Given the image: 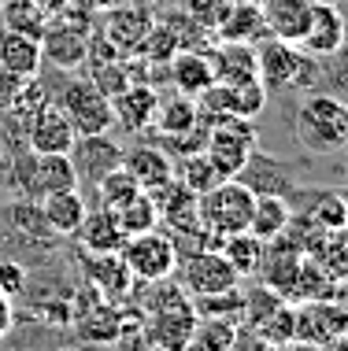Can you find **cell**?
<instances>
[{"label":"cell","mask_w":348,"mask_h":351,"mask_svg":"<svg viewBox=\"0 0 348 351\" xmlns=\"http://www.w3.org/2000/svg\"><path fill=\"white\" fill-rule=\"evenodd\" d=\"M315 222L323 226V230H348V204L341 196H323V204H318L315 211Z\"/></svg>","instance_id":"39"},{"label":"cell","mask_w":348,"mask_h":351,"mask_svg":"<svg viewBox=\"0 0 348 351\" xmlns=\"http://www.w3.org/2000/svg\"><path fill=\"white\" fill-rule=\"evenodd\" d=\"M256 152V126L252 119H222L208 130L204 156L215 163L219 178H241V170L252 163Z\"/></svg>","instance_id":"5"},{"label":"cell","mask_w":348,"mask_h":351,"mask_svg":"<svg viewBox=\"0 0 348 351\" xmlns=\"http://www.w3.org/2000/svg\"><path fill=\"white\" fill-rule=\"evenodd\" d=\"M219 252H222V259L233 267V274H237V278H252V274H259V267H263V252H267V244L244 230V233L222 237V241H219Z\"/></svg>","instance_id":"27"},{"label":"cell","mask_w":348,"mask_h":351,"mask_svg":"<svg viewBox=\"0 0 348 351\" xmlns=\"http://www.w3.org/2000/svg\"><path fill=\"white\" fill-rule=\"evenodd\" d=\"M71 322L86 344H115L122 337V307L108 300H97L89 311H78Z\"/></svg>","instance_id":"23"},{"label":"cell","mask_w":348,"mask_h":351,"mask_svg":"<svg viewBox=\"0 0 348 351\" xmlns=\"http://www.w3.org/2000/svg\"><path fill=\"white\" fill-rule=\"evenodd\" d=\"M67 156H71V163H74L78 182L97 185L108 170H115L122 163V145L111 137V130H108V134H78Z\"/></svg>","instance_id":"11"},{"label":"cell","mask_w":348,"mask_h":351,"mask_svg":"<svg viewBox=\"0 0 348 351\" xmlns=\"http://www.w3.org/2000/svg\"><path fill=\"white\" fill-rule=\"evenodd\" d=\"M289 226H293V211H289L286 200H281V193H256L248 233L259 237L263 244H275L278 237L289 233Z\"/></svg>","instance_id":"24"},{"label":"cell","mask_w":348,"mask_h":351,"mask_svg":"<svg viewBox=\"0 0 348 351\" xmlns=\"http://www.w3.org/2000/svg\"><path fill=\"white\" fill-rule=\"evenodd\" d=\"M293 130L308 152H318V156L341 152L348 145V104L334 93H312L300 100Z\"/></svg>","instance_id":"1"},{"label":"cell","mask_w":348,"mask_h":351,"mask_svg":"<svg viewBox=\"0 0 348 351\" xmlns=\"http://www.w3.org/2000/svg\"><path fill=\"white\" fill-rule=\"evenodd\" d=\"M348 329V311L330 300H304L293 311V340L308 348H330Z\"/></svg>","instance_id":"9"},{"label":"cell","mask_w":348,"mask_h":351,"mask_svg":"<svg viewBox=\"0 0 348 351\" xmlns=\"http://www.w3.org/2000/svg\"><path fill=\"white\" fill-rule=\"evenodd\" d=\"M37 204H41V215H45V222H49V230L56 237H74L82 226V218L89 211L78 189H56V193H45Z\"/></svg>","instance_id":"21"},{"label":"cell","mask_w":348,"mask_h":351,"mask_svg":"<svg viewBox=\"0 0 348 351\" xmlns=\"http://www.w3.org/2000/svg\"><path fill=\"white\" fill-rule=\"evenodd\" d=\"M256 67L259 82L270 89H304L315 78V56L300 52L293 41H278V37H263L256 45Z\"/></svg>","instance_id":"3"},{"label":"cell","mask_w":348,"mask_h":351,"mask_svg":"<svg viewBox=\"0 0 348 351\" xmlns=\"http://www.w3.org/2000/svg\"><path fill=\"white\" fill-rule=\"evenodd\" d=\"M34 4H41V8H45V12H49V15H52V12H60V8H63V4H67V0H34Z\"/></svg>","instance_id":"45"},{"label":"cell","mask_w":348,"mask_h":351,"mask_svg":"<svg viewBox=\"0 0 348 351\" xmlns=\"http://www.w3.org/2000/svg\"><path fill=\"white\" fill-rule=\"evenodd\" d=\"M23 289H26V270L19 267L15 259H0V292L12 300V296H19Z\"/></svg>","instance_id":"40"},{"label":"cell","mask_w":348,"mask_h":351,"mask_svg":"<svg viewBox=\"0 0 348 351\" xmlns=\"http://www.w3.org/2000/svg\"><path fill=\"white\" fill-rule=\"evenodd\" d=\"M56 104L67 111L74 134H108V130L115 126V119H111V100L89 78L63 82Z\"/></svg>","instance_id":"8"},{"label":"cell","mask_w":348,"mask_h":351,"mask_svg":"<svg viewBox=\"0 0 348 351\" xmlns=\"http://www.w3.org/2000/svg\"><path fill=\"white\" fill-rule=\"evenodd\" d=\"M312 4H337V8H341V0H312Z\"/></svg>","instance_id":"48"},{"label":"cell","mask_w":348,"mask_h":351,"mask_svg":"<svg viewBox=\"0 0 348 351\" xmlns=\"http://www.w3.org/2000/svg\"><path fill=\"white\" fill-rule=\"evenodd\" d=\"M115 218H119L122 233H126V237H134V233L156 230V226H159V207H156V200H152V193H145V189H141V193L134 196V200L119 207Z\"/></svg>","instance_id":"33"},{"label":"cell","mask_w":348,"mask_h":351,"mask_svg":"<svg viewBox=\"0 0 348 351\" xmlns=\"http://www.w3.org/2000/svg\"><path fill=\"white\" fill-rule=\"evenodd\" d=\"M78 4H86L89 12H108V8H115L119 0H78Z\"/></svg>","instance_id":"44"},{"label":"cell","mask_w":348,"mask_h":351,"mask_svg":"<svg viewBox=\"0 0 348 351\" xmlns=\"http://www.w3.org/2000/svg\"><path fill=\"white\" fill-rule=\"evenodd\" d=\"M252 204H256V189L244 185L241 178H222L208 193L196 196V211H200V226L208 233L222 237L244 233L252 222Z\"/></svg>","instance_id":"2"},{"label":"cell","mask_w":348,"mask_h":351,"mask_svg":"<svg viewBox=\"0 0 348 351\" xmlns=\"http://www.w3.org/2000/svg\"><path fill=\"white\" fill-rule=\"evenodd\" d=\"M159 111V93L148 82H130L119 97H111V119L115 126H122L126 134H145L152 130Z\"/></svg>","instance_id":"14"},{"label":"cell","mask_w":348,"mask_h":351,"mask_svg":"<svg viewBox=\"0 0 348 351\" xmlns=\"http://www.w3.org/2000/svg\"><path fill=\"white\" fill-rule=\"evenodd\" d=\"M86 49H89V34H78L49 19V30L41 34V60H49L56 71H74L86 63Z\"/></svg>","instance_id":"18"},{"label":"cell","mask_w":348,"mask_h":351,"mask_svg":"<svg viewBox=\"0 0 348 351\" xmlns=\"http://www.w3.org/2000/svg\"><path fill=\"white\" fill-rule=\"evenodd\" d=\"M122 167L130 170V178L141 189H159L174 178V159L156 145H137V148L122 152Z\"/></svg>","instance_id":"20"},{"label":"cell","mask_w":348,"mask_h":351,"mask_svg":"<svg viewBox=\"0 0 348 351\" xmlns=\"http://www.w3.org/2000/svg\"><path fill=\"white\" fill-rule=\"evenodd\" d=\"M74 137L78 134H74L67 111L56 100H41L37 111L26 119V145H30V152H37V156H67Z\"/></svg>","instance_id":"10"},{"label":"cell","mask_w":348,"mask_h":351,"mask_svg":"<svg viewBox=\"0 0 348 351\" xmlns=\"http://www.w3.org/2000/svg\"><path fill=\"white\" fill-rule=\"evenodd\" d=\"M230 351H252V348H244V344H241V337H237V344H233ZM259 351H263V344H259Z\"/></svg>","instance_id":"47"},{"label":"cell","mask_w":348,"mask_h":351,"mask_svg":"<svg viewBox=\"0 0 348 351\" xmlns=\"http://www.w3.org/2000/svg\"><path fill=\"white\" fill-rule=\"evenodd\" d=\"M78 244L82 252H119L122 241H126V233H122L115 211H104V207H97V211H86L78 226Z\"/></svg>","instance_id":"26"},{"label":"cell","mask_w":348,"mask_h":351,"mask_svg":"<svg viewBox=\"0 0 348 351\" xmlns=\"http://www.w3.org/2000/svg\"><path fill=\"white\" fill-rule=\"evenodd\" d=\"M122 263L130 267L134 281L148 285V281H159V278H171L174 274V263H178V244L171 233L156 230H145V233H134L122 241Z\"/></svg>","instance_id":"4"},{"label":"cell","mask_w":348,"mask_h":351,"mask_svg":"<svg viewBox=\"0 0 348 351\" xmlns=\"http://www.w3.org/2000/svg\"><path fill=\"white\" fill-rule=\"evenodd\" d=\"M41 100H49V97H45V82L41 78H23L15 85L12 100H8V111H12L15 119L26 122L37 111V104H41Z\"/></svg>","instance_id":"38"},{"label":"cell","mask_w":348,"mask_h":351,"mask_svg":"<svg viewBox=\"0 0 348 351\" xmlns=\"http://www.w3.org/2000/svg\"><path fill=\"white\" fill-rule=\"evenodd\" d=\"M137 193H141V185L130 178V170L119 163L115 170H108V174L97 182V207H104V211H119V207L130 204Z\"/></svg>","instance_id":"32"},{"label":"cell","mask_w":348,"mask_h":351,"mask_svg":"<svg viewBox=\"0 0 348 351\" xmlns=\"http://www.w3.org/2000/svg\"><path fill=\"white\" fill-rule=\"evenodd\" d=\"M345 15L337 4H315L312 8V23H308L304 37H300V52L308 56H334L348 41L345 34Z\"/></svg>","instance_id":"15"},{"label":"cell","mask_w":348,"mask_h":351,"mask_svg":"<svg viewBox=\"0 0 348 351\" xmlns=\"http://www.w3.org/2000/svg\"><path fill=\"white\" fill-rule=\"evenodd\" d=\"M89 82L97 85V89L104 93L108 100H111V97H119V93L126 89L130 82H134L126 56H119V60H104V63H89Z\"/></svg>","instance_id":"35"},{"label":"cell","mask_w":348,"mask_h":351,"mask_svg":"<svg viewBox=\"0 0 348 351\" xmlns=\"http://www.w3.org/2000/svg\"><path fill=\"white\" fill-rule=\"evenodd\" d=\"M152 23H156V15L148 4H122L119 0L115 8L104 12V23H97V26L122 56H134L141 49V41H145V34L152 30Z\"/></svg>","instance_id":"13"},{"label":"cell","mask_w":348,"mask_h":351,"mask_svg":"<svg viewBox=\"0 0 348 351\" xmlns=\"http://www.w3.org/2000/svg\"><path fill=\"white\" fill-rule=\"evenodd\" d=\"M263 26H267V37H278V41H293L300 45L308 23H312V0H263Z\"/></svg>","instance_id":"16"},{"label":"cell","mask_w":348,"mask_h":351,"mask_svg":"<svg viewBox=\"0 0 348 351\" xmlns=\"http://www.w3.org/2000/svg\"><path fill=\"white\" fill-rule=\"evenodd\" d=\"M0 26L41 41V34L49 30V12L34 0H0Z\"/></svg>","instance_id":"29"},{"label":"cell","mask_w":348,"mask_h":351,"mask_svg":"<svg viewBox=\"0 0 348 351\" xmlns=\"http://www.w3.org/2000/svg\"><path fill=\"white\" fill-rule=\"evenodd\" d=\"M19 82H23V78H12V74L0 71V108H8V100H12V93H15Z\"/></svg>","instance_id":"43"},{"label":"cell","mask_w":348,"mask_h":351,"mask_svg":"<svg viewBox=\"0 0 348 351\" xmlns=\"http://www.w3.org/2000/svg\"><path fill=\"white\" fill-rule=\"evenodd\" d=\"M178 182H182L185 189H189V193H208L211 185H219L222 178H219V170H215V163L208 156H204V152H196V156H185L182 159V174H178Z\"/></svg>","instance_id":"36"},{"label":"cell","mask_w":348,"mask_h":351,"mask_svg":"<svg viewBox=\"0 0 348 351\" xmlns=\"http://www.w3.org/2000/svg\"><path fill=\"white\" fill-rule=\"evenodd\" d=\"M152 126L163 137H174V134L193 130L196 126V100L193 97H182V93H174V97H167V100L159 97V111H156Z\"/></svg>","instance_id":"31"},{"label":"cell","mask_w":348,"mask_h":351,"mask_svg":"<svg viewBox=\"0 0 348 351\" xmlns=\"http://www.w3.org/2000/svg\"><path fill=\"white\" fill-rule=\"evenodd\" d=\"M241 329L233 318H196V329L185 351H230L237 344Z\"/></svg>","instance_id":"30"},{"label":"cell","mask_w":348,"mask_h":351,"mask_svg":"<svg viewBox=\"0 0 348 351\" xmlns=\"http://www.w3.org/2000/svg\"><path fill=\"white\" fill-rule=\"evenodd\" d=\"M41 63V41L0 26V71L12 74V78H37Z\"/></svg>","instance_id":"19"},{"label":"cell","mask_w":348,"mask_h":351,"mask_svg":"<svg viewBox=\"0 0 348 351\" xmlns=\"http://www.w3.org/2000/svg\"><path fill=\"white\" fill-rule=\"evenodd\" d=\"M12 326H15V307H12V300L0 292V340L12 333Z\"/></svg>","instance_id":"42"},{"label":"cell","mask_w":348,"mask_h":351,"mask_svg":"<svg viewBox=\"0 0 348 351\" xmlns=\"http://www.w3.org/2000/svg\"><path fill=\"white\" fill-rule=\"evenodd\" d=\"M167 74H171V85L174 93H182V97H200V93H208L215 85V71H211V56L208 52H196V49H182L171 56V63H167Z\"/></svg>","instance_id":"17"},{"label":"cell","mask_w":348,"mask_h":351,"mask_svg":"<svg viewBox=\"0 0 348 351\" xmlns=\"http://www.w3.org/2000/svg\"><path fill=\"white\" fill-rule=\"evenodd\" d=\"M300 267H304V259H300L297 248H286V252H263V285H267L270 292H278V296H293L297 289V278H300Z\"/></svg>","instance_id":"28"},{"label":"cell","mask_w":348,"mask_h":351,"mask_svg":"<svg viewBox=\"0 0 348 351\" xmlns=\"http://www.w3.org/2000/svg\"><path fill=\"white\" fill-rule=\"evenodd\" d=\"M174 281L182 285L189 296H215V292L241 289V278L233 267L222 259L219 248H193L185 259L174 263Z\"/></svg>","instance_id":"6"},{"label":"cell","mask_w":348,"mask_h":351,"mask_svg":"<svg viewBox=\"0 0 348 351\" xmlns=\"http://www.w3.org/2000/svg\"><path fill=\"white\" fill-rule=\"evenodd\" d=\"M330 351H348V329H345V333H341V337H337L334 344H330Z\"/></svg>","instance_id":"46"},{"label":"cell","mask_w":348,"mask_h":351,"mask_svg":"<svg viewBox=\"0 0 348 351\" xmlns=\"http://www.w3.org/2000/svg\"><path fill=\"white\" fill-rule=\"evenodd\" d=\"M230 4H233V0H185L182 12L189 15V23H196L200 30L215 34V30H219V23L227 19Z\"/></svg>","instance_id":"37"},{"label":"cell","mask_w":348,"mask_h":351,"mask_svg":"<svg viewBox=\"0 0 348 351\" xmlns=\"http://www.w3.org/2000/svg\"><path fill=\"white\" fill-rule=\"evenodd\" d=\"M326 60H330V78H334V85L348 97V41H345L334 56H326Z\"/></svg>","instance_id":"41"},{"label":"cell","mask_w":348,"mask_h":351,"mask_svg":"<svg viewBox=\"0 0 348 351\" xmlns=\"http://www.w3.org/2000/svg\"><path fill=\"white\" fill-rule=\"evenodd\" d=\"M12 189L19 196L41 200L45 193H56V189H78V174H74L71 156H37V152H30V156L15 159Z\"/></svg>","instance_id":"7"},{"label":"cell","mask_w":348,"mask_h":351,"mask_svg":"<svg viewBox=\"0 0 348 351\" xmlns=\"http://www.w3.org/2000/svg\"><path fill=\"white\" fill-rule=\"evenodd\" d=\"M8 218H12V230L23 233L26 241H52L56 237L41 215V204L30 200V196H19V204L8 207Z\"/></svg>","instance_id":"34"},{"label":"cell","mask_w":348,"mask_h":351,"mask_svg":"<svg viewBox=\"0 0 348 351\" xmlns=\"http://www.w3.org/2000/svg\"><path fill=\"white\" fill-rule=\"evenodd\" d=\"M82 274H86L89 289L108 303H122L134 289V274L119 252H82Z\"/></svg>","instance_id":"12"},{"label":"cell","mask_w":348,"mask_h":351,"mask_svg":"<svg viewBox=\"0 0 348 351\" xmlns=\"http://www.w3.org/2000/svg\"><path fill=\"white\" fill-rule=\"evenodd\" d=\"M211 71L219 85H241V82H256V45H237V41H222L211 52Z\"/></svg>","instance_id":"22"},{"label":"cell","mask_w":348,"mask_h":351,"mask_svg":"<svg viewBox=\"0 0 348 351\" xmlns=\"http://www.w3.org/2000/svg\"><path fill=\"white\" fill-rule=\"evenodd\" d=\"M219 41H237V45H259L267 37V26H263V8L256 0H233L227 19L215 30Z\"/></svg>","instance_id":"25"}]
</instances>
